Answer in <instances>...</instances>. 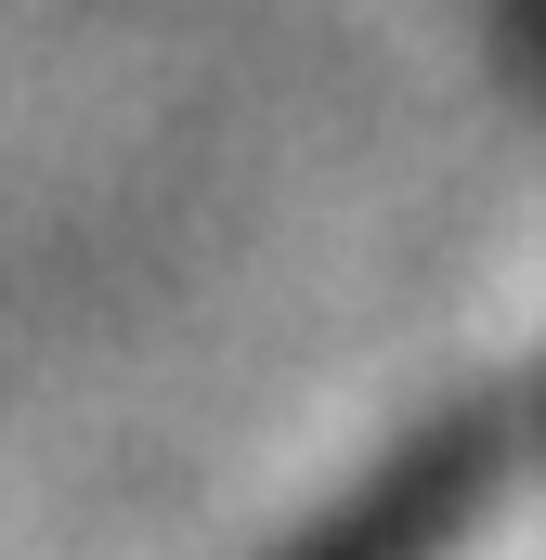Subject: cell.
<instances>
[{"mask_svg":"<svg viewBox=\"0 0 546 560\" xmlns=\"http://www.w3.org/2000/svg\"><path fill=\"white\" fill-rule=\"evenodd\" d=\"M429 560H546V482H521L508 509H482L468 535H442Z\"/></svg>","mask_w":546,"mask_h":560,"instance_id":"1","label":"cell"}]
</instances>
